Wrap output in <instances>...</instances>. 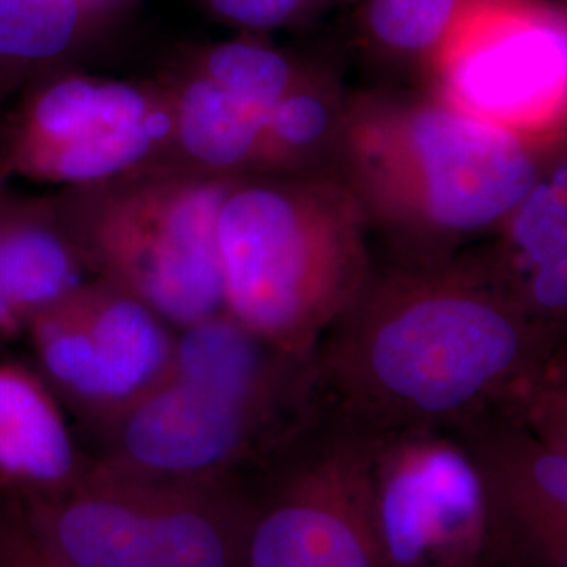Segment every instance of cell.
<instances>
[{"mask_svg": "<svg viewBox=\"0 0 567 567\" xmlns=\"http://www.w3.org/2000/svg\"><path fill=\"white\" fill-rule=\"evenodd\" d=\"M559 343L484 252L377 257L311 355V400L377 435L456 429L513 404Z\"/></svg>", "mask_w": 567, "mask_h": 567, "instance_id": "cell-1", "label": "cell"}, {"mask_svg": "<svg viewBox=\"0 0 567 567\" xmlns=\"http://www.w3.org/2000/svg\"><path fill=\"white\" fill-rule=\"evenodd\" d=\"M548 150L429 91H360L347 95L330 171L389 255L429 259L498 231Z\"/></svg>", "mask_w": 567, "mask_h": 567, "instance_id": "cell-2", "label": "cell"}, {"mask_svg": "<svg viewBox=\"0 0 567 567\" xmlns=\"http://www.w3.org/2000/svg\"><path fill=\"white\" fill-rule=\"evenodd\" d=\"M225 313L311 360L377 252L364 210L332 171L236 179L219 215Z\"/></svg>", "mask_w": 567, "mask_h": 567, "instance_id": "cell-3", "label": "cell"}, {"mask_svg": "<svg viewBox=\"0 0 567 567\" xmlns=\"http://www.w3.org/2000/svg\"><path fill=\"white\" fill-rule=\"evenodd\" d=\"M236 179L164 163L53 198L84 269L183 330L225 313L219 215Z\"/></svg>", "mask_w": 567, "mask_h": 567, "instance_id": "cell-4", "label": "cell"}, {"mask_svg": "<svg viewBox=\"0 0 567 567\" xmlns=\"http://www.w3.org/2000/svg\"><path fill=\"white\" fill-rule=\"evenodd\" d=\"M377 440L311 400L243 473L244 566L385 567L372 511Z\"/></svg>", "mask_w": 567, "mask_h": 567, "instance_id": "cell-5", "label": "cell"}, {"mask_svg": "<svg viewBox=\"0 0 567 567\" xmlns=\"http://www.w3.org/2000/svg\"><path fill=\"white\" fill-rule=\"evenodd\" d=\"M173 105L161 84L102 81L61 68L0 114L9 177L82 187L173 161Z\"/></svg>", "mask_w": 567, "mask_h": 567, "instance_id": "cell-6", "label": "cell"}, {"mask_svg": "<svg viewBox=\"0 0 567 567\" xmlns=\"http://www.w3.org/2000/svg\"><path fill=\"white\" fill-rule=\"evenodd\" d=\"M372 511L385 567L524 564L507 515L458 429L379 435Z\"/></svg>", "mask_w": 567, "mask_h": 567, "instance_id": "cell-7", "label": "cell"}, {"mask_svg": "<svg viewBox=\"0 0 567 567\" xmlns=\"http://www.w3.org/2000/svg\"><path fill=\"white\" fill-rule=\"evenodd\" d=\"M423 76L429 93L548 150L567 137V13L547 0H458Z\"/></svg>", "mask_w": 567, "mask_h": 567, "instance_id": "cell-8", "label": "cell"}, {"mask_svg": "<svg viewBox=\"0 0 567 567\" xmlns=\"http://www.w3.org/2000/svg\"><path fill=\"white\" fill-rule=\"evenodd\" d=\"M25 332L37 372L86 431L163 381L177 334L147 305L102 278L42 309Z\"/></svg>", "mask_w": 567, "mask_h": 567, "instance_id": "cell-9", "label": "cell"}, {"mask_svg": "<svg viewBox=\"0 0 567 567\" xmlns=\"http://www.w3.org/2000/svg\"><path fill=\"white\" fill-rule=\"evenodd\" d=\"M305 412L271 414L166 374L112 421L89 431V456L143 480L231 477L255 465Z\"/></svg>", "mask_w": 567, "mask_h": 567, "instance_id": "cell-10", "label": "cell"}, {"mask_svg": "<svg viewBox=\"0 0 567 567\" xmlns=\"http://www.w3.org/2000/svg\"><path fill=\"white\" fill-rule=\"evenodd\" d=\"M11 494L32 534L63 567H168L135 492L93 461L72 486Z\"/></svg>", "mask_w": 567, "mask_h": 567, "instance_id": "cell-11", "label": "cell"}, {"mask_svg": "<svg viewBox=\"0 0 567 567\" xmlns=\"http://www.w3.org/2000/svg\"><path fill=\"white\" fill-rule=\"evenodd\" d=\"M507 515L519 555L567 527V450L503 408L456 426Z\"/></svg>", "mask_w": 567, "mask_h": 567, "instance_id": "cell-12", "label": "cell"}, {"mask_svg": "<svg viewBox=\"0 0 567 567\" xmlns=\"http://www.w3.org/2000/svg\"><path fill=\"white\" fill-rule=\"evenodd\" d=\"M84 265L70 243L55 198H20L0 192V339L76 288Z\"/></svg>", "mask_w": 567, "mask_h": 567, "instance_id": "cell-13", "label": "cell"}, {"mask_svg": "<svg viewBox=\"0 0 567 567\" xmlns=\"http://www.w3.org/2000/svg\"><path fill=\"white\" fill-rule=\"evenodd\" d=\"M91 466L37 370L0 362V486L39 494L72 486Z\"/></svg>", "mask_w": 567, "mask_h": 567, "instance_id": "cell-14", "label": "cell"}, {"mask_svg": "<svg viewBox=\"0 0 567 567\" xmlns=\"http://www.w3.org/2000/svg\"><path fill=\"white\" fill-rule=\"evenodd\" d=\"M116 475L142 503L168 567H246L243 473L185 482Z\"/></svg>", "mask_w": 567, "mask_h": 567, "instance_id": "cell-15", "label": "cell"}, {"mask_svg": "<svg viewBox=\"0 0 567 567\" xmlns=\"http://www.w3.org/2000/svg\"><path fill=\"white\" fill-rule=\"evenodd\" d=\"M164 82L173 105V161L221 177L265 173L264 118L194 65Z\"/></svg>", "mask_w": 567, "mask_h": 567, "instance_id": "cell-16", "label": "cell"}, {"mask_svg": "<svg viewBox=\"0 0 567 567\" xmlns=\"http://www.w3.org/2000/svg\"><path fill=\"white\" fill-rule=\"evenodd\" d=\"M93 16L81 0H0V114L30 82L70 68Z\"/></svg>", "mask_w": 567, "mask_h": 567, "instance_id": "cell-17", "label": "cell"}, {"mask_svg": "<svg viewBox=\"0 0 567 567\" xmlns=\"http://www.w3.org/2000/svg\"><path fill=\"white\" fill-rule=\"evenodd\" d=\"M347 95L330 70L311 65L303 81L264 118V175L330 171Z\"/></svg>", "mask_w": 567, "mask_h": 567, "instance_id": "cell-18", "label": "cell"}, {"mask_svg": "<svg viewBox=\"0 0 567 567\" xmlns=\"http://www.w3.org/2000/svg\"><path fill=\"white\" fill-rule=\"evenodd\" d=\"M494 259L517 278L567 243V137L543 156L524 198L501 225Z\"/></svg>", "mask_w": 567, "mask_h": 567, "instance_id": "cell-19", "label": "cell"}, {"mask_svg": "<svg viewBox=\"0 0 567 567\" xmlns=\"http://www.w3.org/2000/svg\"><path fill=\"white\" fill-rule=\"evenodd\" d=\"M189 65L261 118L303 81L311 68V63L255 39L210 44L198 51Z\"/></svg>", "mask_w": 567, "mask_h": 567, "instance_id": "cell-20", "label": "cell"}, {"mask_svg": "<svg viewBox=\"0 0 567 567\" xmlns=\"http://www.w3.org/2000/svg\"><path fill=\"white\" fill-rule=\"evenodd\" d=\"M365 42L383 58L425 63L446 37L458 0H358Z\"/></svg>", "mask_w": 567, "mask_h": 567, "instance_id": "cell-21", "label": "cell"}, {"mask_svg": "<svg viewBox=\"0 0 567 567\" xmlns=\"http://www.w3.org/2000/svg\"><path fill=\"white\" fill-rule=\"evenodd\" d=\"M513 284L529 316L557 339L559 351L567 349V243Z\"/></svg>", "mask_w": 567, "mask_h": 567, "instance_id": "cell-22", "label": "cell"}, {"mask_svg": "<svg viewBox=\"0 0 567 567\" xmlns=\"http://www.w3.org/2000/svg\"><path fill=\"white\" fill-rule=\"evenodd\" d=\"M508 408L550 444L567 450V349Z\"/></svg>", "mask_w": 567, "mask_h": 567, "instance_id": "cell-23", "label": "cell"}, {"mask_svg": "<svg viewBox=\"0 0 567 567\" xmlns=\"http://www.w3.org/2000/svg\"><path fill=\"white\" fill-rule=\"evenodd\" d=\"M330 2L337 0H203L217 20L257 34L297 25Z\"/></svg>", "mask_w": 567, "mask_h": 567, "instance_id": "cell-24", "label": "cell"}, {"mask_svg": "<svg viewBox=\"0 0 567 567\" xmlns=\"http://www.w3.org/2000/svg\"><path fill=\"white\" fill-rule=\"evenodd\" d=\"M0 567H63L23 519L16 496L0 486Z\"/></svg>", "mask_w": 567, "mask_h": 567, "instance_id": "cell-25", "label": "cell"}, {"mask_svg": "<svg viewBox=\"0 0 567 567\" xmlns=\"http://www.w3.org/2000/svg\"><path fill=\"white\" fill-rule=\"evenodd\" d=\"M527 567H567V527L524 550Z\"/></svg>", "mask_w": 567, "mask_h": 567, "instance_id": "cell-26", "label": "cell"}, {"mask_svg": "<svg viewBox=\"0 0 567 567\" xmlns=\"http://www.w3.org/2000/svg\"><path fill=\"white\" fill-rule=\"evenodd\" d=\"M81 2L86 9H91V11L95 13V11H100V9H107V7L114 4L116 0H81Z\"/></svg>", "mask_w": 567, "mask_h": 567, "instance_id": "cell-27", "label": "cell"}, {"mask_svg": "<svg viewBox=\"0 0 567 567\" xmlns=\"http://www.w3.org/2000/svg\"><path fill=\"white\" fill-rule=\"evenodd\" d=\"M9 173H7V168H4V163H2V147H0V192L7 187V183H9Z\"/></svg>", "mask_w": 567, "mask_h": 567, "instance_id": "cell-28", "label": "cell"}, {"mask_svg": "<svg viewBox=\"0 0 567 567\" xmlns=\"http://www.w3.org/2000/svg\"><path fill=\"white\" fill-rule=\"evenodd\" d=\"M501 567H527L526 564H522V561H517V564H507V566Z\"/></svg>", "mask_w": 567, "mask_h": 567, "instance_id": "cell-29", "label": "cell"}, {"mask_svg": "<svg viewBox=\"0 0 567 567\" xmlns=\"http://www.w3.org/2000/svg\"><path fill=\"white\" fill-rule=\"evenodd\" d=\"M561 9H564V11H566L567 13V0H564V2H561Z\"/></svg>", "mask_w": 567, "mask_h": 567, "instance_id": "cell-30", "label": "cell"}]
</instances>
